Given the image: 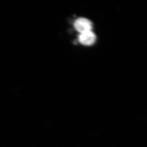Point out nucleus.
<instances>
[{"instance_id": "2", "label": "nucleus", "mask_w": 147, "mask_h": 147, "mask_svg": "<svg viewBox=\"0 0 147 147\" xmlns=\"http://www.w3.org/2000/svg\"><path fill=\"white\" fill-rule=\"evenodd\" d=\"M80 42L82 44L89 46L94 44L96 40V36L94 33L92 31L80 33L79 37Z\"/></svg>"}, {"instance_id": "1", "label": "nucleus", "mask_w": 147, "mask_h": 147, "mask_svg": "<svg viewBox=\"0 0 147 147\" xmlns=\"http://www.w3.org/2000/svg\"><path fill=\"white\" fill-rule=\"evenodd\" d=\"M74 26L80 33L92 31V24L89 20L86 18H79L74 23Z\"/></svg>"}]
</instances>
